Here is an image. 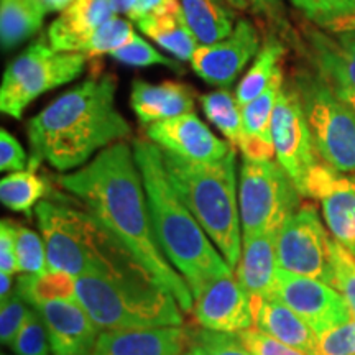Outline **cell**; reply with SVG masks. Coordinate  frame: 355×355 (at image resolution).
I'll return each mask as SVG.
<instances>
[{"label": "cell", "mask_w": 355, "mask_h": 355, "mask_svg": "<svg viewBox=\"0 0 355 355\" xmlns=\"http://www.w3.org/2000/svg\"><path fill=\"white\" fill-rule=\"evenodd\" d=\"M58 183L76 196L110 237L175 296L181 309H193V291L155 237L144 180L130 145L117 141L107 146L84 166L63 173Z\"/></svg>", "instance_id": "obj_1"}, {"label": "cell", "mask_w": 355, "mask_h": 355, "mask_svg": "<svg viewBox=\"0 0 355 355\" xmlns=\"http://www.w3.org/2000/svg\"><path fill=\"white\" fill-rule=\"evenodd\" d=\"M117 78L94 73L68 89L26 123L32 158L28 168L42 162L68 173L91 162L96 153L130 137V123L117 109Z\"/></svg>", "instance_id": "obj_2"}, {"label": "cell", "mask_w": 355, "mask_h": 355, "mask_svg": "<svg viewBox=\"0 0 355 355\" xmlns=\"http://www.w3.org/2000/svg\"><path fill=\"white\" fill-rule=\"evenodd\" d=\"M132 148L144 180L158 245L196 298L216 278L232 275V266L178 194L166 173L162 150L148 139L133 140Z\"/></svg>", "instance_id": "obj_3"}, {"label": "cell", "mask_w": 355, "mask_h": 355, "mask_svg": "<svg viewBox=\"0 0 355 355\" xmlns=\"http://www.w3.org/2000/svg\"><path fill=\"white\" fill-rule=\"evenodd\" d=\"M46 247L48 270L81 277H117L146 272L110 237L91 212L42 201L35 209Z\"/></svg>", "instance_id": "obj_4"}, {"label": "cell", "mask_w": 355, "mask_h": 355, "mask_svg": "<svg viewBox=\"0 0 355 355\" xmlns=\"http://www.w3.org/2000/svg\"><path fill=\"white\" fill-rule=\"evenodd\" d=\"M173 186L225 261L235 266L242 254L239 176L235 148L219 162H188L162 152Z\"/></svg>", "instance_id": "obj_5"}, {"label": "cell", "mask_w": 355, "mask_h": 355, "mask_svg": "<svg viewBox=\"0 0 355 355\" xmlns=\"http://www.w3.org/2000/svg\"><path fill=\"white\" fill-rule=\"evenodd\" d=\"M76 301L101 331L158 329L183 324L181 306L148 273L76 278Z\"/></svg>", "instance_id": "obj_6"}, {"label": "cell", "mask_w": 355, "mask_h": 355, "mask_svg": "<svg viewBox=\"0 0 355 355\" xmlns=\"http://www.w3.org/2000/svg\"><path fill=\"white\" fill-rule=\"evenodd\" d=\"M314 148L321 162L355 175V109L344 102L313 68L293 73Z\"/></svg>", "instance_id": "obj_7"}, {"label": "cell", "mask_w": 355, "mask_h": 355, "mask_svg": "<svg viewBox=\"0 0 355 355\" xmlns=\"http://www.w3.org/2000/svg\"><path fill=\"white\" fill-rule=\"evenodd\" d=\"M301 196L277 159L243 158L239 170L242 241L257 235H277L301 207Z\"/></svg>", "instance_id": "obj_8"}, {"label": "cell", "mask_w": 355, "mask_h": 355, "mask_svg": "<svg viewBox=\"0 0 355 355\" xmlns=\"http://www.w3.org/2000/svg\"><path fill=\"white\" fill-rule=\"evenodd\" d=\"M87 61L83 53L58 51L48 40H38L3 71L0 110L20 121L28 105L40 96L81 76Z\"/></svg>", "instance_id": "obj_9"}, {"label": "cell", "mask_w": 355, "mask_h": 355, "mask_svg": "<svg viewBox=\"0 0 355 355\" xmlns=\"http://www.w3.org/2000/svg\"><path fill=\"white\" fill-rule=\"evenodd\" d=\"M278 266L332 286L331 239L313 204H301L277 234Z\"/></svg>", "instance_id": "obj_10"}, {"label": "cell", "mask_w": 355, "mask_h": 355, "mask_svg": "<svg viewBox=\"0 0 355 355\" xmlns=\"http://www.w3.org/2000/svg\"><path fill=\"white\" fill-rule=\"evenodd\" d=\"M275 158L303 194L306 178L319 163L303 104L291 79H285L272 119Z\"/></svg>", "instance_id": "obj_11"}, {"label": "cell", "mask_w": 355, "mask_h": 355, "mask_svg": "<svg viewBox=\"0 0 355 355\" xmlns=\"http://www.w3.org/2000/svg\"><path fill=\"white\" fill-rule=\"evenodd\" d=\"M296 43L311 68L355 109V30L326 32L306 21Z\"/></svg>", "instance_id": "obj_12"}, {"label": "cell", "mask_w": 355, "mask_h": 355, "mask_svg": "<svg viewBox=\"0 0 355 355\" xmlns=\"http://www.w3.org/2000/svg\"><path fill=\"white\" fill-rule=\"evenodd\" d=\"M272 295L295 311L318 336L352 318L343 295L329 283L283 268H278Z\"/></svg>", "instance_id": "obj_13"}, {"label": "cell", "mask_w": 355, "mask_h": 355, "mask_svg": "<svg viewBox=\"0 0 355 355\" xmlns=\"http://www.w3.org/2000/svg\"><path fill=\"white\" fill-rule=\"evenodd\" d=\"M261 43L263 40L254 21L241 19L229 37L212 44H199L191 56V68L204 83L229 89L259 55Z\"/></svg>", "instance_id": "obj_14"}, {"label": "cell", "mask_w": 355, "mask_h": 355, "mask_svg": "<svg viewBox=\"0 0 355 355\" xmlns=\"http://www.w3.org/2000/svg\"><path fill=\"white\" fill-rule=\"evenodd\" d=\"M303 196L319 201L336 242L355 257V175L319 162L306 178Z\"/></svg>", "instance_id": "obj_15"}, {"label": "cell", "mask_w": 355, "mask_h": 355, "mask_svg": "<svg viewBox=\"0 0 355 355\" xmlns=\"http://www.w3.org/2000/svg\"><path fill=\"white\" fill-rule=\"evenodd\" d=\"M145 137L162 152L198 163L219 162L235 148L219 139L194 112L146 125Z\"/></svg>", "instance_id": "obj_16"}, {"label": "cell", "mask_w": 355, "mask_h": 355, "mask_svg": "<svg viewBox=\"0 0 355 355\" xmlns=\"http://www.w3.org/2000/svg\"><path fill=\"white\" fill-rule=\"evenodd\" d=\"M193 314L206 331L237 334L254 327L248 293L232 275L216 278L194 298Z\"/></svg>", "instance_id": "obj_17"}, {"label": "cell", "mask_w": 355, "mask_h": 355, "mask_svg": "<svg viewBox=\"0 0 355 355\" xmlns=\"http://www.w3.org/2000/svg\"><path fill=\"white\" fill-rule=\"evenodd\" d=\"M37 309L46 326L51 355H92L101 329L76 300Z\"/></svg>", "instance_id": "obj_18"}, {"label": "cell", "mask_w": 355, "mask_h": 355, "mask_svg": "<svg viewBox=\"0 0 355 355\" xmlns=\"http://www.w3.org/2000/svg\"><path fill=\"white\" fill-rule=\"evenodd\" d=\"M128 102L141 125L146 127L194 112L196 92L181 81L155 84L144 79H135L132 83Z\"/></svg>", "instance_id": "obj_19"}, {"label": "cell", "mask_w": 355, "mask_h": 355, "mask_svg": "<svg viewBox=\"0 0 355 355\" xmlns=\"http://www.w3.org/2000/svg\"><path fill=\"white\" fill-rule=\"evenodd\" d=\"M191 336L181 326L102 331L92 355H183Z\"/></svg>", "instance_id": "obj_20"}, {"label": "cell", "mask_w": 355, "mask_h": 355, "mask_svg": "<svg viewBox=\"0 0 355 355\" xmlns=\"http://www.w3.org/2000/svg\"><path fill=\"white\" fill-rule=\"evenodd\" d=\"M115 15L112 0H74L50 25L46 40L58 51L79 53L86 40Z\"/></svg>", "instance_id": "obj_21"}, {"label": "cell", "mask_w": 355, "mask_h": 355, "mask_svg": "<svg viewBox=\"0 0 355 355\" xmlns=\"http://www.w3.org/2000/svg\"><path fill=\"white\" fill-rule=\"evenodd\" d=\"M254 327L308 355H318V334L277 296H252Z\"/></svg>", "instance_id": "obj_22"}, {"label": "cell", "mask_w": 355, "mask_h": 355, "mask_svg": "<svg viewBox=\"0 0 355 355\" xmlns=\"http://www.w3.org/2000/svg\"><path fill=\"white\" fill-rule=\"evenodd\" d=\"M283 83H285V74L282 69L259 97L242 105L243 140L239 150L243 158L257 159V162L275 158L272 119Z\"/></svg>", "instance_id": "obj_23"}, {"label": "cell", "mask_w": 355, "mask_h": 355, "mask_svg": "<svg viewBox=\"0 0 355 355\" xmlns=\"http://www.w3.org/2000/svg\"><path fill=\"white\" fill-rule=\"evenodd\" d=\"M242 254L235 278L248 296H270L278 272L277 235L266 234L242 241Z\"/></svg>", "instance_id": "obj_24"}, {"label": "cell", "mask_w": 355, "mask_h": 355, "mask_svg": "<svg viewBox=\"0 0 355 355\" xmlns=\"http://www.w3.org/2000/svg\"><path fill=\"white\" fill-rule=\"evenodd\" d=\"M137 25L145 37H148L181 63L191 61V56L199 46L198 38L191 32L178 0H171L162 10L137 21Z\"/></svg>", "instance_id": "obj_25"}, {"label": "cell", "mask_w": 355, "mask_h": 355, "mask_svg": "<svg viewBox=\"0 0 355 355\" xmlns=\"http://www.w3.org/2000/svg\"><path fill=\"white\" fill-rule=\"evenodd\" d=\"M199 44L220 42L232 33L237 15L229 0H178Z\"/></svg>", "instance_id": "obj_26"}, {"label": "cell", "mask_w": 355, "mask_h": 355, "mask_svg": "<svg viewBox=\"0 0 355 355\" xmlns=\"http://www.w3.org/2000/svg\"><path fill=\"white\" fill-rule=\"evenodd\" d=\"M286 53V44L279 35L270 32L263 38L259 55L254 58L252 66L243 74V78L239 81L235 87V97L237 102L242 105L248 104L259 97L266 87L277 76L278 71H282V60Z\"/></svg>", "instance_id": "obj_27"}, {"label": "cell", "mask_w": 355, "mask_h": 355, "mask_svg": "<svg viewBox=\"0 0 355 355\" xmlns=\"http://www.w3.org/2000/svg\"><path fill=\"white\" fill-rule=\"evenodd\" d=\"M46 12L37 0H0V43L10 51L40 32Z\"/></svg>", "instance_id": "obj_28"}, {"label": "cell", "mask_w": 355, "mask_h": 355, "mask_svg": "<svg viewBox=\"0 0 355 355\" xmlns=\"http://www.w3.org/2000/svg\"><path fill=\"white\" fill-rule=\"evenodd\" d=\"M17 291L35 308L50 303L76 300V278L68 273L48 270L42 275H21Z\"/></svg>", "instance_id": "obj_29"}, {"label": "cell", "mask_w": 355, "mask_h": 355, "mask_svg": "<svg viewBox=\"0 0 355 355\" xmlns=\"http://www.w3.org/2000/svg\"><path fill=\"white\" fill-rule=\"evenodd\" d=\"M199 102L207 121L224 135L225 141L235 148H241L243 140L242 107L235 92H230L227 87H219L199 97Z\"/></svg>", "instance_id": "obj_30"}, {"label": "cell", "mask_w": 355, "mask_h": 355, "mask_svg": "<svg viewBox=\"0 0 355 355\" xmlns=\"http://www.w3.org/2000/svg\"><path fill=\"white\" fill-rule=\"evenodd\" d=\"M50 184L40 176L37 170H28L10 173L0 181V201L8 209L20 214L30 216L33 209L42 202L48 194Z\"/></svg>", "instance_id": "obj_31"}, {"label": "cell", "mask_w": 355, "mask_h": 355, "mask_svg": "<svg viewBox=\"0 0 355 355\" xmlns=\"http://www.w3.org/2000/svg\"><path fill=\"white\" fill-rule=\"evenodd\" d=\"M304 20L326 32H340L355 20V0H290Z\"/></svg>", "instance_id": "obj_32"}, {"label": "cell", "mask_w": 355, "mask_h": 355, "mask_svg": "<svg viewBox=\"0 0 355 355\" xmlns=\"http://www.w3.org/2000/svg\"><path fill=\"white\" fill-rule=\"evenodd\" d=\"M133 35H135V30H133L130 20L115 15L86 40L79 53L87 56V60H96L104 55L110 56L114 51L130 42Z\"/></svg>", "instance_id": "obj_33"}, {"label": "cell", "mask_w": 355, "mask_h": 355, "mask_svg": "<svg viewBox=\"0 0 355 355\" xmlns=\"http://www.w3.org/2000/svg\"><path fill=\"white\" fill-rule=\"evenodd\" d=\"M110 58H114L119 63L135 68H152V66H163V68L173 71V73H184L183 64L176 58H170L158 51L152 43L146 42L140 35H133L130 42L114 51Z\"/></svg>", "instance_id": "obj_34"}, {"label": "cell", "mask_w": 355, "mask_h": 355, "mask_svg": "<svg viewBox=\"0 0 355 355\" xmlns=\"http://www.w3.org/2000/svg\"><path fill=\"white\" fill-rule=\"evenodd\" d=\"M17 263L21 275H42L48 272L46 247L43 237L20 224L17 227Z\"/></svg>", "instance_id": "obj_35"}, {"label": "cell", "mask_w": 355, "mask_h": 355, "mask_svg": "<svg viewBox=\"0 0 355 355\" xmlns=\"http://www.w3.org/2000/svg\"><path fill=\"white\" fill-rule=\"evenodd\" d=\"M332 286L343 295L355 318V257L334 239L331 241Z\"/></svg>", "instance_id": "obj_36"}, {"label": "cell", "mask_w": 355, "mask_h": 355, "mask_svg": "<svg viewBox=\"0 0 355 355\" xmlns=\"http://www.w3.org/2000/svg\"><path fill=\"white\" fill-rule=\"evenodd\" d=\"M189 355H254L239 334L199 331L191 337Z\"/></svg>", "instance_id": "obj_37"}, {"label": "cell", "mask_w": 355, "mask_h": 355, "mask_svg": "<svg viewBox=\"0 0 355 355\" xmlns=\"http://www.w3.org/2000/svg\"><path fill=\"white\" fill-rule=\"evenodd\" d=\"M10 347L17 355H50L51 350L46 326L38 309H30L24 326L20 327Z\"/></svg>", "instance_id": "obj_38"}, {"label": "cell", "mask_w": 355, "mask_h": 355, "mask_svg": "<svg viewBox=\"0 0 355 355\" xmlns=\"http://www.w3.org/2000/svg\"><path fill=\"white\" fill-rule=\"evenodd\" d=\"M30 309L25 306L24 296L17 290H13L8 298L2 300L0 303V339H2V344L10 345L13 343Z\"/></svg>", "instance_id": "obj_39"}, {"label": "cell", "mask_w": 355, "mask_h": 355, "mask_svg": "<svg viewBox=\"0 0 355 355\" xmlns=\"http://www.w3.org/2000/svg\"><path fill=\"white\" fill-rule=\"evenodd\" d=\"M318 355H355V318L319 334Z\"/></svg>", "instance_id": "obj_40"}, {"label": "cell", "mask_w": 355, "mask_h": 355, "mask_svg": "<svg viewBox=\"0 0 355 355\" xmlns=\"http://www.w3.org/2000/svg\"><path fill=\"white\" fill-rule=\"evenodd\" d=\"M247 2L250 3V8L257 15H260L272 26V32L288 42H298V37L293 32L290 20L286 17L283 0H247Z\"/></svg>", "instance_id": "obj_41"}, {"label": "cell", "mask_w": 355, "mask_h": 355, "mask_svg": "<svg viewBox=\"0 0 355 355\" xmlns=\"http://www.w3.org/2000/svg\"><path fill=\"white\" fill-rule=\"evenodd\" d=\"M237 334L254 355H308L303 350L291 347L285 343H279L272 336L265 334V332L255 329V327L237 332Z\"/></svg>", "instance_id": "obj_42"}, {"label": "cell", "mask_w": 355, "mask_h": 355, "mask_svg": "<svg viewBox=\"0 0 355 355\" xmlns=\"http://www.w3.org/2000/svg\"><path fill=\"white\" fill-rule=\"evenodd\" d=\"M30 165L25 148L10 132H0V170L17 173L26 170Z\"/></svg>", "instance_id": "obj_43"}, {"label": "cell", "mask_w": 355, "mask_h": 355, "mask_svg": "<svg viewBox=\"0 0 355 355\" xmlns=\"http://www.w3.org/2000/svg\"><path fill=\"white\" fill-rule=\"evenodd\" d=\"M17 227H19V224L10 219H3L0 224V273L3 275H13L19 272Z\"/></svg>", "instance_id": "obj_44"}, {"label": "cell", "mask_w": 355, "mask_h": 355, "mask_svg": "<svg viewBox=\"0 0 355 355\" xmlns=\"http://www.w3.org/2000/svg\"><path fill=\"white\" fill-rule=\"evenodd\" d=\"M170 2L171 0H139L127 17L130 19V21H135L137 24V21L145 19V17H148L155 12L162 10V8Z\"/></svg>", "instance_id": "obj_45"}, {"label": "cell", "mask_w": 355, "mask_h": 355, "mask_svg": "<svg viewBox=\"0 0 355 355\" xmlns=\"http://www.w3.org/2000/svg\"><path fill=\"white\" fill-rule=\"evenodd\" d=\"M37 2L42 6V8L46 13L53 12H63L68 8L74 0H37Z\"/></svg>", "instance_id": "obj_46"}, {"label": "cell", "mask_w": 355, "mask_h": 355, "mask_svg": "<svg viewBox=\"0 0 355 355\" xmlns=\"http://www.w3.org/2000/svg\"><path fill=\"white\" fill-rule=\"evenodd\" d=\"M12 275L0 273V301L12 295Z\"/></svg>", "instance_id": "obj_47"}, {"label": "cell", "mask_w": 355, "mask_h": 355, "mask_svg": "<svg viewBox=\"0 0 355 355\" xmlns=\"http://www.w3.org/2000/svg\"><path fill=\"white\" fill-rule=\"evenodd\" d=\"M137 2H139V0H112L115 12H117V13H125V15H128V13H130V10H132L133 7H135Z\"/></svg>", "instance_id": "obj_48"}, {"label": "cell", "mask_w": 355, "mask_h": 355, "mask_svg": "<svg viewBox=\"0 0 355 355\" xmlns=\"http://www.w3.org/2000/svg\"><path fill=\"white\" fill-rule=\"evenodd\" d=\"M229 2H230V6H232L235 10H239V12H245L250 8V3H248L247 0H229Z\"/></svg>", "instance_id": "obj_49"}, {"label": "cell", "mask_w": 355, "mask_h": 355, "mask_svg": "<svg viewBox=\"0 0 355 355\" xmlns=\"http://www.w3.org/2000/svg\"><path fill=\"white\" fill-rule=\"evenodd\" d=\"M344 30H355V20L352 21V24H350L349 26H345V28ZM340 32H343V30H340Z\"/></svg>", "instance_id": "obj_50"}, {"label": "cell", "mask_w": 355, "mask_h": 355, "mask_svg": "<svg viewBox=\"0 0 355 355\" xmlns=\"http://www.w3.org/2000/svg\"><path fill=\"white\" fill-rule=\"evenodd\" d=\"M183 355H189V354H183Z\"/></svg>", "instance_id": "obj_51"}]
</instances>
